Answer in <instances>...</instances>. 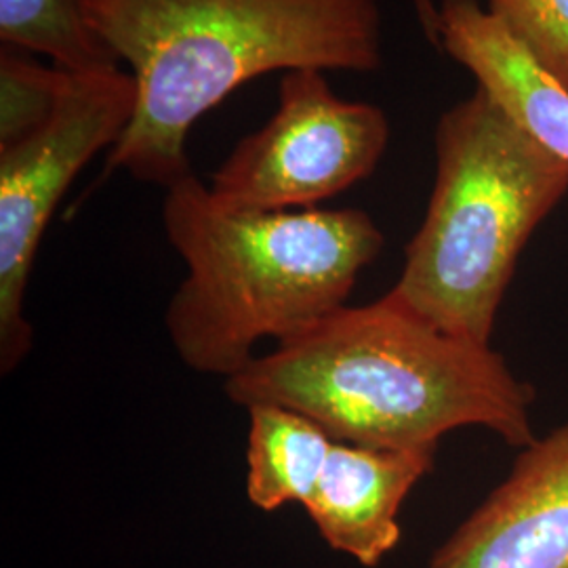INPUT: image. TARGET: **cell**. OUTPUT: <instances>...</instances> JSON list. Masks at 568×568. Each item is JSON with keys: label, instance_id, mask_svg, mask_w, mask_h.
I'll return each mask as SVG.
<instances>
[{"label": "cell", "instance_id": "9c48e42d", "mask_svg": "<svg viewBox=\"0 0 568 568\" xmlns=\"http://www.w3.org/2000/svg\"><path fill=\"white\" fill-rule=\"evenodd\" d=\"M440 49L478 89L568 163V91L548 77L478 0H440Z\"/></svg>", "mask_w": 568, "mask_h": 568}, {"label": "cell", "instance_id": "6da1fadb", "mask_svg": "<svg viewBox=\"0 0 568 568\" xmlns=\"http://www.w3.org/2000/svg\"><path fill=\"white\" fill-rule=\"evenodd\" d=\"M234 405L304 413L337 443L436 450L459 427L535 440V392L490 345L453 337L386 293L344 305L225 379Z\"/></svg>", "mask_w": 568, "mask_h": 568}, {"label": "cell", "instance_id": "3957f363", "mask_svg": "<svg viewBox=\"0 0 568 568\" xmlns=\"http://www.w3.org/2000/svg\"><path fill=\"white\" fill-rule=\"evenodd\" d=\"M164 232L187 274L164 325L185 365L234 377L344 307L384 232L361 209L230 211L194 173L166 190Z\"/></svg>", "mask_w": 568, "mask_h": 568}, {"label": "cell", "instance_id": "8992f818", "mask_svg": "<svg viewBox=\"0 0 568 568\" xmlns=\"http://www.w3.org/2000/svg\"><path fill=\"white\" fill-rule=\"evenodd\" d=\"M387 140L384 110L342 100L323 70H291L272 119L232 150L209 192L230 211L316 209L366 180Z\"/></svg>", "mask_w": 568, "mask_h": 568}, {"label": "cell", "instance_id": "30bf717a", "mask_svg": "<svg viewBox=\"0 0 568 568\" xmlns=\"http://www.w3.org/2000/svg\"><path fill=\"white\" fill-rule=\"evenodd\" d=\"M248 413L246 497L262 511L305 506L321 480L333 438L293 408L255 405Z\"/></svg>", "mask_w": 568, "mask_h": 568}, {"label": "cell", "instance_id": "4fadbf2b", "mask_svg": "<svg viewBox=\"0 0 568 568\" xmlns=\"http://www.w3.org/2000/svg\"><path fill=\"white\" fill-rule=\"evenodd\" d=\"M487 11L568 91V0H487Z\"/></svg>", "mask_w": 568, "mask_h": 568}, {"label": "cell", "instance_id": "ba28073f", "mask_svg": "<svg viewBox=\"0 0 568 568\" xmlns=\"http://www.w3.org/2000/svg\"><path fill=\"white\" fill-rule=\"evenodd\" d=\"M436 450H389L333 443L304 508L326 546L366 568L400 544V509L434 467Z\"/></svg>", "mask_w": 568, "mask_h": 568}, {"label": "cell", "instance_id": "5bb4252c", "mask_svg": "<svg viewBox=\"0 0 568 568\" xmlns=\"http://www.w3.org/2000/svg\"><path fill=\"white\" fill-rule=\"evenodd\" d=\"M419 26L426 32L427 41L440 49V11L434 0H413Z\"/></svg>", "mask_w": 568, "mask_h": 568}, {"label": "cell", "instance_id": "8fae6325", "mask_svg": "<svg viewBox=\"0 0 568 568\" xmlns=\"http://www.w3.org/2000/svg\"><path fill=\"white\" fill-rule=\"evenodd\" d=\"M0 41L23 53H42L74 74L121 65L91 32L81 0H0Z\"/></svg>", "mask_w": 568, "mask_h": 568}, {"label": "cell", "instance_id": "7c38bea8", "mask_svg": "<svg viewBox=\"0 0 568 568\" xmlns=\"http://www.w3.org/2000/svg\"><path fill=\"white\" fill-rule=\"evenodd\" d=\"M70 74L53 63L42 65L23 51L2 47L0 145L20 142L55 114Z\"/></svg>", "mask_w": 568, "mask_h": 568}, {"label": "cell", "instance_id": "52a82bcc", "mask_svg": "<svg viewBox=\"0 0 568 568\" xmlns=\"http://www.w3.org/2000/svg\"><path fill=\"white\" fill-rule=\"evenodd\" d=\"M427 568H568V424L523 448Z\"/></svg>", "mask_w": 568, "mask_h": 568}, {"label": "cell", "instance_id": "5b68a950", "mask_svg": "<svg viewBox=\"0 0 568 568\" xmlns=\"http://www.w3.org/2000/svg\"><path fill=\"white\" fill-rule=\"evenodd\" d=\"M138 84L121 68L70 74L49 121L0 145V371L30 354L26 291L42 234L61 196L98 152L114 148L133 119Z\"/></svg>", "mask_w": 568, "mask_h": 568}, {"label": "cell", "instance_id": "7a4b0ae2", "mask_svg": "<svg viewBox=\"0 0 568 568\" xmlns=\"http://www.w3.org/2000/svg\"><path fill=\"white\" fill-rule=\"evenodd\" d=\"M81 9L138 84L105 173L164 190L192 175V124L239 87L276 70L382 65L379 0H81Z\"/></svg>", "mask_w": 568, "mask_h": 568}, {"label": "cell", "instance_id": "277c9868", "mask_svg": "<svg viewBox=\"0 0 568 568\" xmlns=\"http://www.w3.org/2000/svg\"><path fill=\"white\" fill-rule=\"evenodd\" d=\"M567 192V161L478 89L436 126L426 217L387 293L448 335L490 345L520 253Z\"/></svg>", "mask_w": 568, "mask_h": 568}]
</instances>
